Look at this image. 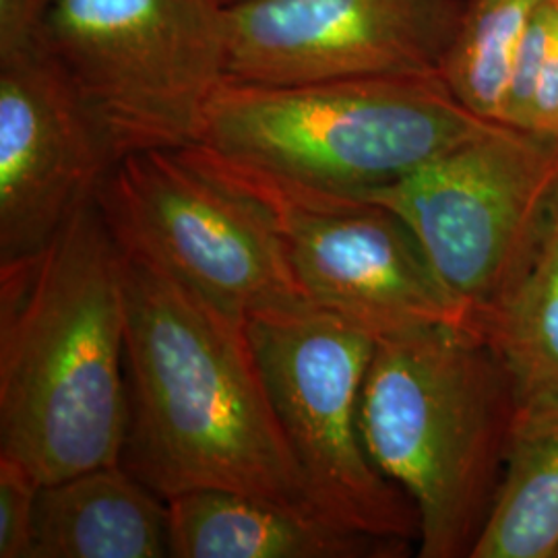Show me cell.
Masks as SVG:
<instances>
[{
  "mask_svg": "<svg viewBox=\"0 0 558 558\" xmlns=\"http://www.w3.org/2000/svg\"><path fill=\"white\" fill-rule=\"evenodd\" d=\"M120 253L129 396L120 463L163 500L232 490L317 513L267 393L248 323L158 265Z\"/></svg>",
  "mask_w": 558,
  "mask_h": 558,
  "instance_id": "1",
  "label": "cell"
},
{
  "mask_svg": "<svg viewBox=\"0 0 558 558\" xmlns=\"http://www.w3.org/2000/svg\"><path fill=\"white\" fill-rule=\"evenodd\" d=\"M488 124L456 100L439 73L304 83L226 77L199 143L286 179L360 195L408 177Z\"/></svg>",
  "mask_w": 558,
  "mask_h": 558,
  "instance_id": "4",
  "label": "cell"
},
{
  "mask_svg": "<svg viewBox=\"0 0 558 558\" xmlns=\"http://www.w3.org/2000/svg\"><path fill=\"white\" fill-rule=\"evenodd\" d=\"M220 4H223L226 9H232V7H239L242 2H246V0H218Z\"/></svg>",
  "mask_w": 558,
  "mask_h": 558,
  "instance_id": "20",
  "label": "cell"
},
{
  "mask_svg": "<svg viewBox=\"0 0 558 558\" xmlns=\"http://www.w3.org/2000/svg\"><path fill=\"white\" fill-rule=\"evenodd\" d=\"M126 422L122 253L94 201L0 263V456L59 482L119 465Z\"/></svg>",
  "mask_w": 558,
  "mask_h": 558,
  "instance_id": "2",
  "label": "cell"
},
{
  "mask_svg": "<svg viewBox=\"0 0 558 558\" xmlns=\"http://www.w3.org/2000/svg\"><path fill=\"white\" fill-rule=\"evenodd\" d=\"M170 557L168 500L122 463L41 484L29 558Z\"/></svg>",
  "mask_w": 558,
  "mask_h": 558,
  "instance_id": "13",
  "label": "cell"
},
{
  "mask_svg": "<svg viewBox=\"0 0 558 558\" xmlns=\"http://www.w3.org/2000/svg\"><path fill=\"white\" fill-rule=\"evenodd\" d=\"M96 203L122 251L236 319L308 306L259 209L184 149L117 161Z\"/></svg>",
  "mask_w": 558,
  "mask_h": 558,
  "instance_id": "9",
  "label": "cell"
},
{
  "mask_svg": "<svg viewBox=\"0 0 558 558\" xmlns=\"http://www.w3.org/2000/svg\"><path fill=\"white\" fill-rule=\"evenodd\" d=\"M182 149L259 209L308 304L375 339L435 325L468 331L418 240L387 207L279 177L201 143Z\"/></svg>",
  "mask_w": 558,
  "mask_h": 558,
  "instance_id": "7",
  "label": "cell"
},
{
  "mask_svg": "<svg viewBox=\"0 0 558 558\" xmlns=\"http://www.w3.org/2000/svg\"><path fill=\"white\" fill-rule=\"evenodd\" d=\"M403 221L480 329L532 257L558 199V140L488 124L408 177L360 193Z\"/></svg>",
  "mask_w": 558,
  "mask_h": 558,
  "instance_id": "6",
  "label": "cell"
},
{
  "mask_svg": "<svg viewBox=\"0 0 558 558\" xmlns=\"http://www.w3.org/2000/svg\"><path fill=\"white\" fill-rule=\"evenodd\" d=\"M518 396L484 339L453 325L379 338L360 430L414 502L422 558H470L499 493Z\"/></svg>",
  "mask_w": 558,
  "mask_h": 558,
  "instance_id": "3",
  "label": "cell"
},
{
  "mask_svg": "<svg viewBox=\"0 0 558 558\" xmlns=\"http://www.w3.org/2000/svg\"><path fill=\"white\" fill-rule=\"evenodd\" d=\"M558 140V0H542L519 52L507 122Z\"/></svg>",
  "mask_w": 558,
  "mask_h": 558,
  "instance_id": "17",
  "label": "cell"
},
{
  "mask_svg": "<svg viewBox=\"0 0 558 558\" xmlns=\"http://www.w3.org/2000/svg\"><path fill=\"white\" fill-rule=\"evenodd\" d=\"M117 158L48 48L0 59V263L38 253L98 197Z\"/></svg>",
  "mask_w": 558,
  "mask_h": 558,
  "instance_id": "10",
  "label": "cell"
},
{
  "mask_svg": "<svg viewBox=\"0 0 558 558\" xmlns=\"http://www.w3.org/2000/svg\"><path fill=\"white\" fill-rule=\"evenodd\" d=\"M170 557L398 558L410 542L345 530L317 513L232 490H193L168 500Z\"/></svg>",
  "mask_w": 558,
  "mask_h": 558,
  "instance_id": "12",
  "label": "cell"
},
{
  "mask_svg": "<svg viewBox=\"0 0 558 558\" xmlns=\"http://www.w3.org/2000/svg\"><path fill=\"white\" fill-rule=\"evenodd\" d=\"M52 0H0V59L44 44Z\"/></svg>",
  "mask_w": 558,
  "mask_h": 558,
  "instance_id": "19",
  "label": "cell"
},
{
  "mask_svg": "<svg viewBox=\"0 0 558 558\" xmlns=\"http://www.w3.org/2000/svg\"><path fill=\"white\" fill-rule=\"evenodd\" d=\"M557 558H558V555H557Z\"/></svg>",
  "mask_w": 558,
  "mask_h": 558,
  "instance_id": "21",
  "label": "cell"
},
{
  "mask_svg": "<svg viewBox=\"0 0 558 558\" xmlns=\"http://www.w3.org/2000/svg\"><path fill=\"white\" fill-rule=\"evenodd\" d=\"M40 486L17 459L0 456V558L32 557Z\"/></svg>",
  "mask_w": 558,
  "mask_h": 558,
  "instance_id": "18",
  "label": "cell"
},
{
  "mask_svg": "<svg viewBox=\"0 0 558 558\" xmlns=\"http://www.w3.org/2000/svg\"><path fill=\"white\" fill-rule=\"evenodd\" d=\"M558 399L519 405L499 493L470 558H557Z\"/></svg>",
  "mask_w": 558,
  "mask_h": 558,
  "instance_id": "14",
  "label": "cell"
},
{
  "mask_svg": "<svg viewBox=\"0 0 558 558\" xmlns=\"http://www.w3.org/2000/svg\"><path fill=\"white\" fill-rule=\"evenodd\" d=\"M480 338L511 377L518 405L558 399V199L532 257L486 317Z\"/></svg>",
  "mask_w": 558,
  "mask_h": 558,
  "instance_id": "15",
  "label": "cell"
},
{
  "mask_svg": "<svg viewBox=\"0 0 558 558\" xmlns=\"http://www.w3.org/2000/svg\"><path fill=\"white\" fill-rule=\"evenodd\" d=\"M44 44L117 161L199 143L230 69V21L218 0H52Z\"/></svg>",
  "mask_w": 558,
  "mask_h": 558,
  "instance_id": "5",
  "label": "cell"
},
{
  "mask_svg": "<svg viewBox=\"0 0 558 558\" xmlns=\"http://www.w3.org/2000/svg\"><path fill=\"white\" fill-rule=\"evenodd\" d=\"M542 0H463L439 75L476 119L507 122L519 52Z\"/></svg>",
  "mask_w": 558,
  "mask_h": 558,
  "instance_id": "16",
  "label": "cell"
},
{
  "mask_svg": "<svg viewBox=\"0 0 558 558\" xmlns=\"http://www.w3.org/2000/svg\"><path fill=\"white\" fill-rule=\"evenodd\" d=\"M248 336L313 509L359 534L418 539L414 502L375 465L360 430L377 339L313 304L253 317Z\"/></svg>",
  "mask_w": 558,
  "mask_h": 558,
  "instance_id": "8",
  "label": "cell"
},
{
  "mask_svg": "<svg viewBox=\"0 0 558 558\" xmlns=\"http://www.w3.org/2000/svg\"><path fill=\"white\" fill-rule=\"evenodd\" d=\"M463 0H246L228 9V77L251 83L439 73Z\"/></svg>",
  "mask_w": 558,
  "mask_h": 558,
  "instance_id": "11",
  "label": "cell"
}]
</instances>
